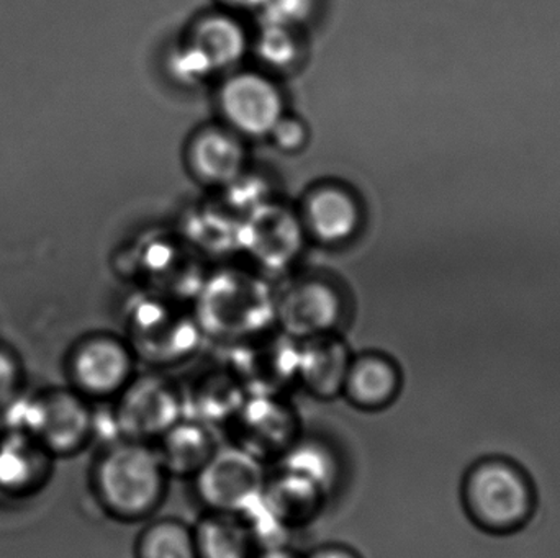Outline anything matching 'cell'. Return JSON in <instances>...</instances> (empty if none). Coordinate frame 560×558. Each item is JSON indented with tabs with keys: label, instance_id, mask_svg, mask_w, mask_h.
<instances>
[{
	"label": "cell",
	"instance_id": "1",
	"mask_svg": "<svg viewBox=\"0 0 560 558\" xmlns=\"http://www.w3.org/2000/svg\"><path fill=\"white\" fill-rule=\"evenodd\" d=\"M464 514L490 537H512L535 520L539 494L528 468L505 455L477 459L459 484Z\"/></svg>",
	"mask_w": 560,
	"mask_h": 558
},
{
	"label": "cell",
	"instance_id": "2",
	"mask_svg": "<svg viewBox=\"0 0 560 558\" xmlns=\"http://www.w3.org/2000/svg\"><path fill=\"white\" fill-rule=\"evenodd\" d=\"M166 468L150 442L118 439L104 449L92 468V490L115 520L150 518L166 495Z\"/></svg>",
	"mask_w": 560,
	"mask_h": 558
},
{
	"label": "cell",
	"instance_id": "3",
	"mask_svg": "<svg viewBox=\"0 0 560 558\" xmlns=\"http://www.w3.org/2000/svg\"><path fill=\"white\" fill-rule=\"evenodd\" d=\"M3 416L10 418L7 428L25 431L55 459L84 451L97 432L94 406L69 385L23 395Z\"/></svg>",
	"mask_w": 560,
	"mask_h": 558
},
{
	"label": "cell",
	"instance_id": "4",
	"mask_svg": "<svg viewBox=\"0 0 560 558\" xmlns=\"http://www.w3.org/2000/svg\"><path fill=\"white\" fill-rule=\"evenodd\" d=\"M184 418L180 390L164 377L135 376L115 399L112 422L118 439L150 442Z\"/></svg>",
	"mask_w": 560,
	"mask_h": 558
},
{
	"label": "cell",
	"instance_id": "5",
	"mask_svg": "<svg viewBox=\"0 0 560 558\" xmlns=\"http://www.w3.org/2000/svg\"><path fill=\"white\" fill-rule=\"evenodd\" d=\"M194 480L209 511L240 517L261 500L268 484L265 462L236 446L217 449Z\"/></svg>",
	"mask_w": 560,
	"mask_h": 558
},
{
	"label": "cell",
	"instance_id": "6",
	"mask_svg": "<svg viewBox=\"0 0 560 558\" xmlns=\"http://www.w3.org/2000/svg\"><path fill=\"white\" fill-rule=\"evenodd\" d=\"M69 387L89 402L117 399L135 379V354L112 336H92L72 349L66 364Z\"/></svg>",
	"mask_w": 560,
	"mask_h": 558
},
{
	"label": "cell",
	"instance_id": "7",
	"mask_svg": "<svg viewBox=\"0 0 560 558\" xmlns=\"http://www.w3.org/2000/svg\"><path fill=\"white\" fill-rule=\"evenodd\" d=\"M229 426L233 446L262 462L282 458L300 438L299 418L283 396H246Z\"/></svg>",
	"mask_w": 560,
	"mask_h": 558
},
{
	"label": "cell",
	"instance_id": "8",
	"mask_svg": "<svg viewBox=\"0 0 560 558\" xmlns=\"http://www.w3.org/2000/svg\"><path fill=\"white\" fill-rule=\"evenodd\" d=\"M56 459L36 439L20 429L0 435V495L25 498L42 490Z\"/></svg>",
	"mask_w": 560,
	"mask_h": 558
},
{
	"label": "cell",
	"instance_id": "9",
	"mask_svg": "<svg viewBox=\"0 0 560 558\" xmlns=\"http://www.w3.org/2000/svg\"><path fill=\"white\" fill-rule=\"evenodd\" d=\"M226 118L243 133H271L282 118L278 88L258 74H242L229 81L222 92Z\"/></svg>",
	"mask_w": 560,
	"mask_h": 558
},
{
	"label": "cell",
	"instance_id": "10",
	"mask_svg": "<svg viewBox=\"0 0 560 558\" xmlns=\"http://www.w3.org/2000/svg\"><path fill=\"white\" fill-rule=\"evenodd\" d=\"M404 373L392 357L364 353L351 357L341 396L362 412H381L397 402Z\"/></svg>",
	"mask_w": 560,
	"mask_h": 558
},
{
	"label": "cell",
	"instance_id": "11",
	"mask_svg": "<svg viewBox=\"0 0 560 558\" xmlns=\"http://www.w3.org/2000/svg\"><path fill=\"white\" fill-rule=\"evenodd\" d=\"M349 356L339 341L329 340L326 334L313 336L299 349L296 385L318 400H335L341 396L348 373Z\"/></svg>",
	"mask_w": 560,
	"mask_h": 558
},
{
	"label": "cell",
	"instance_id": "12",
	"mask_svg": "<svg viewBox=\"0 0 560 558\" xmlns=\"http://www.w3.org/2000/svg\"><path fill=\"white\" fill-rule=\"evenodd\" d=\"M154 448L170 477L196 478L215 454L219 444L212 428L183 418L158 439Z\"/></svg>",
	"mask_w": 560,
	"mask_h": 558
},
{
	"label": "cell",
	"instance_id": "13",
	"mask_svg": "<svg viewBox=\"0 0 560 558\" xmlns=\"http://www.w3.org/2000/svg\"><path fill=\"white\" fill-rule=\"evenodd\" d=\"M246 396L235 373H207L194 383L192 389L180 392L184 418L212 429L217 425H230Z\"/></svg>",
	"mask_w": 560,
	"mask_h": 558
},
{
	"label": "cell",
	"instance_id": "14",
	"mask_svg": "<svg viewBox=\"0 0 560 558\" xmlns=\"http://www.w3.org/2000/svg\"><path fill=\"white\" fill-rule=\"evenodd\" d=\"M199 558H255L258 544L245 518L209 511L192 527Z\"/></svg>",
	"mask_w": 560,
	"mask_h": 558
},
{
	"label": "cell",
	"instance_id": "15",
	"mask_svg": "<svg viewBox=\"0 0 560 558\" xmlns=\"http://www.w3.org/2000/svg\"><path fill=\"white\" fill-rule=\"evenodd\" d=\"M338 301L331 292L310 285L293 294L283 307V323L295 336L313 337L326 334L338 320Z\"/></svg>",
	"mask_w": 560,
	"mask_h": 558
},
{
	"label": "cell",
	"instance_id": "16",
	"mask_svg": "<svg viewBox=\"0 0 560 558\" xmlns=\"http://www.w3.org/2000/svg\"><path fill=\"white\" fill-rule=\"evenodd\" d=\"M245 161L242 144L223 131H207L197 138L192 163L197 173L210 182H229L238 176Z\"/></svg>",
	"mask_w": 560,
	"mask_h": 558
},
{
	"label": "cell",
	"instance_id": "17",
	"mask_svg": "<svg viewBox=\"0 0 560 558\" xmlns=\"http://www.w3.org/2000/svg\"><path fill=\"white\" fill-rule=\"evenodd\" d=\"M308 223L325 241H341L358 226V206L342 190L322 189L310 200Z\"/></svg>",
	"mask_w": 560,
	"mask_h": 558
},
{
	"label": "cell",
	"instance_id": "18",
	"mask_svg": "<svg viewBox=\"0 0 560 558\" xmlns=\"http://www.w3.org/2000/svg\"><path fill=\"white\" fill-rule=\"evenodd\" d=\"M137 558H199L194 530L176 518H163L148 524L135 546Z\"/></svg>",
	"mask_w": 560,
	"mask_h": 558
},
{
	"label": "cell",
	"instance_id": "19",
	"mask_svg": "<svg viewBox=\"0 0 560 558\" xmlns=\"http://www.w3.org/2000/svg\"><path fill=\"white\" fill-rule=\"evenodd\" d=\"M280 461H282V472L310 482L325 495L335 484L338 465L328 449L319 442L308 441V439L300 441L299 438V441L280 458Z\"/></svg>",
	"mask_w": 560,
	"mask_h": 558
},
{
	"label": "cell",
	"instance_id": "20",
	"mask_svg": "<svg viewBox=\"0 0 560 558\" xmlns=\"http://www.w3.org/2000/svg\"><path fill=\"white\" fill-rule=\"evenodd\" d=\"M196 49L202 52L212 68L232 64L245 51V36L233 20L212 16L197 28Z\"/></svg>",
	"mask_w": 560,
	"mask_h": 558
},
{
	"label": "cell",
	"instance_id": "21",
	"mask_svg": "<svg viewBox=\"0 0 560 558\" xmlns=\"http://www.w3.org/2000/svg\"><path fill=\"white\" fill-rule=\"evenodd\" d=\"M25 389V372L12 351L0 347V416L19 402Z\"/></svg>",
	"mask_w": 560,
	"mask_h": 558
},
{
	"label": "cell",
	"instance_id": "22",
	"mask_svg": "<svg viewBox=\"0 0 560 558\" xmlns=\"http://www.w3.org/2000/svg\"><path fill=\"white\" fill-rule=\"evenodd\" d=\"M259 49H261L262 56H265L269 62H275V64H282V62L290 61L293 52L292 41H290L289 36H287L278 25H275L271 32L262 36L261 43H259Z\"/></svg>",
	"mask_w": 560,
	"mask_h": 558
},
{
	"label": "cell",
	"instance_id": "23",
	"mask_svg": "<svg viewBox=\"0 0 560 558\" xmlns=\"http://www.w3.org/2000/svg\"><path fill=\"white\" fill-rule=\"evenodd\" d=\"M265 7L275 25L280 26L305 16L310 9V0H266Z\"/></svg>",
	"mask_w": 560,
	"mask_h": 558
},
{
	"label": "cell",
	"instance_id": "24",
	"mask_svg": "<svg viewBox=\"0 0 560 558\" xmlns=\"http://www.w3.org/2000/svg\"><path fill=\"white\" fill-rule=\"evenodd\" d=\"M271 133H275L276 141H279L280 146L283 147L299 146L303 140V130L300 123H296V121H285L282 118H280L279 123L276 124Z\"/></svg>",
	"mask_w": 560,
	"mask_h": 558
},
{
	"label": "cell",
	"instance_id": "25",
	"mask_svg": "<svg viewBox=\"0 0 560 558\" xmlns=\"http://www.w3.org/2000/svg\"><path fill=\"white\" fill-rule=\"evenodd\" d=\"M303 558H362L355 553L354 549H351L349 546H345V544H325V546L316 547L313 549L308 556Z\"/></svg>",
	"mask_w": 560,
	"mask_h": 558
},
{
	"label": "cell",
	"instance_id": "26",
	"mask_svg": "<svg viewBox=\"0 0 560 558\" xmlns=\"http://www.w3.org/2000/svg\"><path fill=\"white\" fill-rule=\"evenodd\" d=\"M255 558H303L293 550L287 549V547H272V549H265L261 553L256 554Z\"/></svg>",
	"mask_w": 560,
	"mask_h": 558
},
{
	"label": "cell",
	"instance_id": "27",
	"mask_svg": "<svg viewBox=\"0 0 560 558\" xmlns=\"http://www.w3.org/2000/svg\"><path fill=\"white\" fill-rule=\"evenodd\" d=\"M240 3H245V2H248V3H262V5H265V2L266 0H238Z\"/></svg>",
	"mask_w": 560,
	"mask_h": 558
}]
</instances>
